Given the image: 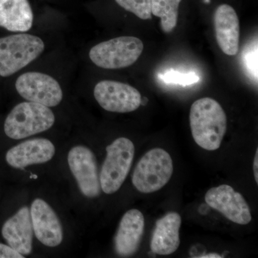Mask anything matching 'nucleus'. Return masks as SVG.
<instances>
[{
  "label": "nucleus",
  "mask_w": 258,
  "mask_h": 258,
  "mask_svg": "<svg viewBox=\"0 0 258 258\" xmlns=\"http://www.w3.org/2000/svg\"><path fill=\"white\" fill-rule=\"evenodd\" d=\"M190 127L195 142L205 150L221 146L227 132V115L221 105L211 98L194 102L190 108Z\"/></svg>",
  "instance_id": "obj_1"
},
{
  "label": "nucleus",
  "mask_w": 258,
  "mask_h": 258,
  "mask_svg": "<svg viewBox=\"0 0 258 258\" xmlns=\"http://www.w3.org/2000/svg\"><path fill=\"white\" fill-rule=\"evenodd\" d=\"M45 48L40 37L25 32L0 37V76L16 74L40 57Z\"/></svg>",
  "instance_id": "obj_2"
},
{
  "label": "nucleus",
  "mask_w": 258,
  "mask_h": 258,
  "mask_svg": "<svg viewBox=\"0 0 258 258\" xmlns=\"http://www.w3.org/2000/svg\"><path fill=\"white\" fill-rule=\"evenodd\" d=\"M55 117L49 107L26 101L13 108L4 124L5 133L9 138L20 140L49 130Z\"/></svg>",
  "instance_id": "obj_3"
},
{
  "label": "nucleus",
  "mask_w": 258,
  "mask_h": 258,
  "mask_svg": "<svg viewBox=\"0 0 258 258\" xmlns=\"http://www.w3.org/2000/svg\"><path fill=\"white\" fill-rule=\"evenodd\" d=\"M173 171V161L169 153L154 148L141 158L134 169L132 183L140 192H155L169 182Z\"/></svg>",
  "instance_id": "obj_4"
},
{
  "label": "nucleus",
  "mask_w": 258,
  "mask_h": 258,
  "mask_svg": "<svg viewBox=\"0 0 258 258\" xmlns=\"http://www.w3.org/2000/svg\"><path fill=\"white\" fill-rule=\"evenodd\" d=\"M144 50L140 39L133 36L115 37L100 42L89 51V58L103 69H125L137 62Z\"/></svg>",
  "instance_id": "obj_5"
},
{
  "label": "nucleus",
  "mask_w": 258,
  "mask_h": 258,
  "mask_svg": "<svg viewBox=\"0 0 258 258\" xmlns=\"http://www.w3.org/2000/svg\"><path fill=\"white\" fill-rule=\"evenodd\" d=\"M135 147L130 139L121 137L106 147V157L100 174L102 191L116 192L124 182L133 163Z\"/></svg>",
  "instance_id": "obj_6"
},
{
  "label": "nucleus",
  "mask_w": 258,
  "mask_h": 258,
  "mask_svg": "<svg viewBox=\"0 0 258 258\" xmlns=\"http://www.w3.org/2000/svg\"><path fill=\"white\" fill-rule=\"evenodd\" d=\"M19 95L26 101L47 107L58 106L63 98L60 85L50 75L27 72L19 76L15 82Z\"/></svg>",
  "instance_id": "obj_7"
},
{
  "label": "nucleus",
  "mask_w": 258,
  "mask_h": 258,
  "mask_svg": "<svg viewBox=\"0 0 258 258\" xmlns=\"http://www.w3.org/2000/svg\"><path fill=\"white\" fill-rule=\"evenodd\" d=\"M93 95L103 109L113 113H130L142 105V98L138 90L118 81H100L95 86Z\"/></svg>",
  "instance_id": "obj_8"
},
{
  "label": "nucleus",
  "mask_w": 258,
  "mask_h": 258,
  "mask_svg": "<svg viewBox=\"0 0 258 258\" xmlns=\"http://www.w3.org/2000/svg\"><path fill=\"white\" fill-rule=\"evenodd\" d=\"M68 163L81 193L86 198L99 196L101 191L100 177L92 151L84 146L73 147L68 155Z\"/></svg>",
  "instance_id": "obj_9"
},
{
  "label": "nucleus",
  "mask_w": 258,
  "mask_h": 258,
  "mask_svg": "<svg viewBox=\"0 0 258 258\" xmlns=\"http://www.w3.org/2000/svg\"><path fill=\"white\" fill-rule=\"evenodd\" d=\"M205 199L209 206L232 222L245 225L252 220L250 209L244 197L229 185L211 188L205 195Z\"/></svg>",
  "instance_id": "obj_10"
},
{
  "label": "nucleus",
  "mask_w": 258,
  "mask_h": 258,
  "mask_svg": "<svg viewBox=\"0 0 258 258\" xmlns=\"http://www.w3.org/2000/svg\"><path fill=\"white\" fill-rule=\"evenodd\" d=\"M32 228L37 240L44 245L55 247L63 239V231L57 214L42 199H35L30 208Z\"/></svg>",
  "instance_id": "obj_11"
},
{
  "label": "nucleus",
  "mask_w": 258,
  "mask_h": 258,
  "mask_svg": "<svg viewBox=\"0 0 258 258\" xmlns=\"http://www.w3.org/2000/svg\"><path fill=\"white\" fill-rule=\"evenodd\" d=\"M55 154L54 144L47 139H29L15 146L6 154L7 162L15 169H23L33 164L50 161Z\"/></svg>",
  "instance_id": "obj_12"
},
{
  "label": "nucleus",
  "mask_w": 258,
  "mask_h": 258,
  "mask_svg": "<svg viewBox=\"0 0 258 258\" xmlns=\"http://www.w3.org/2000/svg\"><path fill=\"white\" fill-rule=\"evenodd\" d=\"M215 36L219 47L226 55H237L240 42V22L232 6L221 4L214 13Z\"/></svg>",
  "instance_id": "obj_13"
},
{
  "label": "nucleus",
  "mask_w": 258,
  "mask_h": 258,
  "mask_svg": "<svg viewBox=\"0 0 258 258\" xmlns=\"http://www.w3.org/2000/svg\"><path fill=\"white\" fill-rule=\"evenodd\" d=\"M145 227L143 214L136 209L128 210L122 217L114 238L116 253L121 257L133 255L138 250Z\"/></svg>",
  "instance_id": "obj_14"
},
{
  "label": "nucleus",
  "mask_w": 258,
  "mask_h": 258,
  "mask_svg": "<svg viewBox=\"0 0 258 258\" xmlns=\"http://www.w3.org/2000/svg\"><path fill=\"white\" fill-rule=\"evenodd\" d=\"M2 235L10 247L20 254L25 256L31 253L33 228L30 209L23 207L8 219L3 226Z\"/></svg>",
  "instance_id": "obj_15"
},
{
  "label": "nucleus",
  "mask_w": 258,
  "mask_h": 258,
  "mask_svg": "<svg viewBox=\"0 0 258 258\" xmlns=\"http://www.w3.org/2000/svg\"><path fill=\"white\" fill-rule=\"evenodd\" d=\"M181 225V216L174 212H169L158 220L151 240L152 252L160 255L175 252L179 247Z\"/></svg>",
  "instance_id": "obj_16"
},
{
  "label": "nucleus",
  "mask_w": 258,
  "mask_h": 258,
  "mask_svg": "<svg viewBox=\"0 0 258 258\" xmlns=\"http://www.w3.org/2000/svg\"><path fill=\"white\" fill-rule=\"evenodd\" d=\"M34 13L30 0H0V27L14 32L32 28Z\"/></svg>",
  "instance_id": "obj_17"
},
{
  "label": "nucleus",
  "mask_w": 258,
  "mask_h": 258,
  "mask_svg": "<svg viewBox=\"0 0 258 258\" xmlns=\"http://www.w3.org/2000/svg\"><path fill=\"white\" fill-rule=\"evenodd\" d=\"M182 0H152V14L161 19L163 31L169 33L176 28Z\"/></svg>",
  "instance_id": "obj_18"
},
{
  "label": "nucleus",
  "mask_w": 258,
  "mask_h": 258,
  "mask_svg": "<svg viewBox=\"0 0 258 258\" xmlns=\"http://www.w3.org/2000/svg\"><path fill=\"white\" fill-rule=\"evenodd\" d=\"M115 4L125 11L132 13L142 20H151L152 18V0H113Z\"/></svg>",
  "instance_id": "obj_19"
},
{
  "label": "nucleus",
  "mask_w": 258,
  "mask_h": 258,
  "mask_svg": "<svg viewBox=\"0 0 258 258\" xmlns=\"http://www.w3.org/2000/svg\"><path fill=\"white\" fill-rule=\"evenodd\" d=\"M242 62L246 74L257 83V40L249 43L242 52Z\"/></svg>",
  "instance_id": "obj_20"
},
{
  "label": "nucleus",
  "mask_w": 258,
  "mask_h": 258,
  "mask_svg": "<svg viewBox=\"0 0 258 258\" xmlns=\"http://www.w3.org/2000/svg\"><path fill=\"white\" fill-rule=\"evenodd\" d=\"M160 78L166 83H174L183 86L192 84L199 81V77L195 74H181L176 71H170L161 76Z\"/></svg>",
  "instance_id": "obj_21"
},
{
  "label": "nucleus",
  "mask_w": 258,
  "mask_h": 258,
  "mask_svg": "<svg viewBox=\"0 0 258 258\" xmlns=\"http://www.w3.org/2000/svg\"><path fill=\"white\" fill-rule=\"evenodd\" d=\"M23 255L15 250L9 244L0 243V258H24Z\"/></svg>",
  "instance_id": "obj_22"
},
{
  "label": "nucleus",
  "mask_w": 258,
  "mask_h": 258,
  "mask_svg": "<svg viewBox=\"0 0 258 258\" xmlns=\"http://www.w3.org/2000/svg\"><path fill=\"white\" fill-rule=\"evenodd\" d=\"M258 149L256 150L255 156H254V164H253V171L254 179H255L256 183H258Z\"/></svg>",
  "instance_id": "obj_23"
},
{
  "label": "nucleus",
  "mask_w": 258,
  "mask_h": 258,
  "mask_svg": "<svg viewBox=\"0 0 258 258\" xmlns=\"http://www.w3.org/2000/svg\"><path fill=\"white\" fill-rule=\"evenodd\" d=\"M199 258H222L223 256L220 255V254L217 253H210V254H202L201 256H198Z\"/></svg>",
  "instance_id": "obj_24"
}]
</instances>
